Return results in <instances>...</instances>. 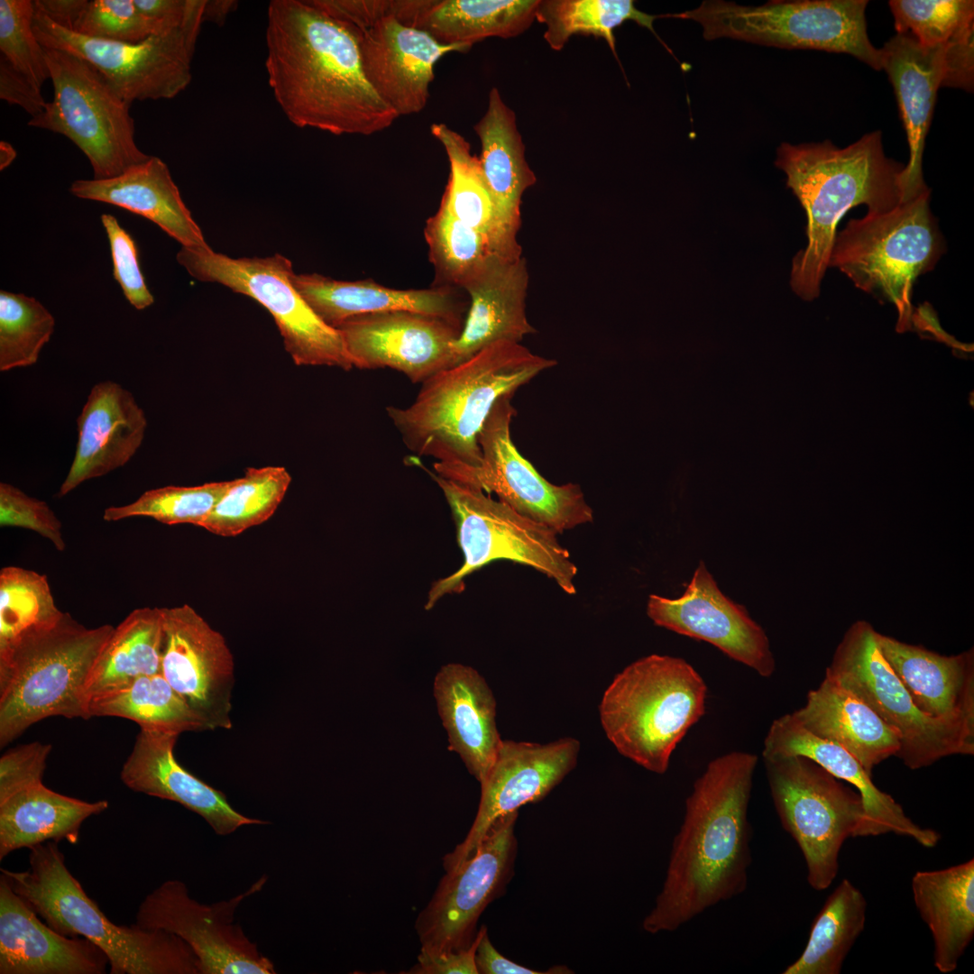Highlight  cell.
Wrapping results in <instances>:
<instances>
[{"instance_id":"6da1fadb","label":"cell","mask_w":974,"mask_h":974,"mask_svg":"<svg viewBox=\"0 0 974 974\" xmlns=\"http://www.w3.org/2000/svg\"><path fill=\"white\" fill-rule=\"evenodd\" d=\"M266 46L269 85L298 127L368 136L399 118L367 80L354 35L314 0L271 1Z\"/></svg>"},{"instance_id":"7a4b0ae2","label":"cell","mask_w":974,"mask_h":974,"mask_svg":"<svg viewBox=\"0 0 974 974\" xmlns=\"http://www.w3.org/2000/svg\"><path fill=\"white\" fill-rule=\"evenodd\" d=\"M757 763L755 754L730 752L712 759L694 782L665 880L642 922L645 932H675L746 891L752 862L748 809Z\"/></svg>"},{"instance_id":"3957f363","label":"cell","mask_w":974,"mask_h":974,"mask_svg":"<svg viewBox=\"0 0 974 974\" xmlns=\"http://www.w3.org/2000/svg\"><path fill=\"white\" fill-rule=\"evenodd\" d=\"M556 364L520 343L499 341L424 381L409 406L386 411L408 449L436 460V474L468 484L482 464L479 436L494 405Z\"/></svg>"},{"instance_id":"277c9868","label":"cell","mask_w":974,"mask_h":974,"mask_svg":"<svg viewBox=\"0 0 974 974\" xmlns=\"http://www.w3.org/2000/svg\"><path fill=\"white\" fill-rule=\"evenodd\" d=\"M775 164L785 172L787 187L806 213L807 245L793 259L790 286L802 299L811 301L820 295L838 222L860 205L870 213L899 205L905 165L886 156L879 131L844 148L829 140L782 142Z\"/></svg>"},{"instance_id":"5b68a950","label":"cell","mask_w":974,"mask_h":974,"mask_svg":"<svg viewBox=\"0 0 974 974\" xmlns=\"http://www.w3.org/2000/svg\"><path fill=\"white\" fill-rule=\"evenodd\" d=\"M115 627L69 612L0 644V747L52 716L88 719L86 688Z\"/></svg>"},{"instance_id":"8992f818","label":"cell","mask_w":974,"mask_h":974,"mask_svg":"<svg viewBox=\"0 0 974 974\" xmlns=\"http://www.w3.org/2000/svg\"><path fill=\"white\" fill-rule=\"evenodd\" d=\"M29 850L26 870L1 868V873L50 927L99 947L108 958L111 974H200L197 956L179 937L112 922L67 868L59 842L47 841Z\"/></svg>"},{"instance_id":"52a82bcc","label":"cell","mask_w":974,"mask_h":974,"mask_svg":"<svg viewBox=\"0 0 974 974\" xmlns=\"http://www.w3.org/2000/svg\"><path fill=\"white\" fill-rule=\"evenodd\" d=\"M706 695L704 680L685 660L653 654L615 675L602 697L600 721L620 754L662 775L705 713Z\"/></svg>"},{"instance_id":"ba28073f","label":"cell","mask_w":974,"mask_h":974,"mask_svg":"<svg viewBox=\"0 0 974 974\" xmlns=\"http://www.w3.org/2000/svg\"><path fill=\"white\" fill-rule=\"evenodd\" d=\"M929 201L928 188L889 211L850 219L836 234L830 256L829 267L896 307L897 332L913 328L914 282L934 268L944 250Z\"/></svg>"},{"instance_id":"9c48e42d","label":"cell","mask_w":974,"mask_h":974,"mask_svg":"<svg viewBox=\"0 0 974 974\" xmlns=\"http://www.w3.org/2000/svg\"><path fill=\"white\" fill-rule=\"evenodd\" d=\"M867 0L769 1L758 6L720 0L662 18L693 20L708 40L731 38L786 49L850 54L876 70L882 55L869 41Z\"/></svg>"},{"instance_id":"30bf717a","label":"cell","mask_w":974,"mask_h":974,"mask_svg":"<svg viewBox=\"0 0 974 974\" xmlns=\"http://www.w3.org/2000/svg\"><path fill=\"white\" fill-rule=\"evenodd\" d=\"M431 475L451 509L464 560L456 572L433 583L425 609L433 608L447 593L461 592L467 575L500 559L530 566L553 579L565 593H576L577 567L556 532L480 488Z\"/></svg>"},{"instance_id":"8fae6325","label":"cell","mask_w":974,"mask_h":974,"mask_svg":"<svg viewBox=\"0 0 974 974\" xmlns=\"http://www.w3.org/2000/svg\"><path fill=\"white\" fill-rule=\"evenodd\" d=\"M825 676L866 703L900 737L896 755L910 769L951 755L974 754V725L922 712L881 653L878 631L853 622L837 646Z\"/></svg>"},{"instance_id":"7c38bea8","label":"cell","mask_w":974,"mask_h":974,"mask_svg":"<svg viewBox=\"0 0 974 974\" xmlns=\"http://www.w3.org/2000/svg\"><path fill=\"white\" fill-rule=\"evenodd\" d=\"M45 58L53 97L28 125L69 139L88 159L96 179L116 177L150 157L135 142L131 104L95 67L60 50L45 49Z\"/></svg>"},{"instance_id":"4fadbf2b","label":"cell","mask_w":974,"mask_h":974,"mask_svg":"<svg viewBox=\"0 0 974 974\" xmlns=\"http://www.w3.org/2000/svg\"><path fill=\"white\" fill-rule=\"evenodd\" d=\"M763 758L781 825L804 856L808 884L822 891L837 876L844 841L859 837L865 820L862 798L808 758Z\"/></svg>"},{"instance_id":"5bb4252c","label":"cell","mask_w":974,"mask_h":974,"mask_svg":"<svg viewBox=\"0 0 974 974\" xmlns=\"http://www.w3.org/2000/svg\"><path fill=\"white\" fill-rule=\"evenodd\" d=\"M177 261L194 279L222 284L266 308L296 365L354 368L340 332L325 323L294 286L287 257L232 258L210 246H181Z\"/></svg>"},{"instance_id":"9a60e30c","label":"cell","mask_w":974,"mask_h":974,"mask_svg":"<svg viewBox=\"0 0 974 974\" xmlns=\"http://www.w3.org/2000/svg\"><path fill=\"white\" fill-rule=\"evenodd\" d=\"M355 38L365 77L398 115L420 113L429 98L436 62L470 48L446 45L395 16V0H314Z\"/></svg>"},{"instance_id":"2e32d148","label":"cell","mask_w":974,"mask_h":974,"mask_svg":"<svg viewBox=\"0 0 974 974\" xmlns=\"http://www.w3.org/2000/svg\"><path fill=\"white\" fill-rule=\"evenodd\" d=\"M205 5V0H198L180 26L139 43L78 34L55 23L35 6L33 30L45 49L64 51L90 63L128 103L170 99L191 81Z\"/></svg>"},{"instance_id":"e0dca14e","label":"cell","mask_w":974,"mask_h":974,"mask_svg":"<svg viewBox=\"0 0 974 974\" xmlns=\"http://www.w3.org/2000/svg\"><path fill=\"white\" fill-rule=\"evenodd\" d=\"M267 879L262 876L244 892L211 905L192 898L183 881L169 879L144 897L135 923L183 940L197 956L200 974H274L272 961L234 923L241 903L260 892Z\"/></svg>"},{"instance_id":"ac0fdd59","label":"cell","mask_w":974,"mask_h":974,"mask_svg":"<svg viewBox=\"0 0 974 974\" xmlns=\"http://www.w3.org/2000/svg\"><path fill=\"white\" fill-rule=\"evenodd\" d=\"M517 817L513 812L499 818L474 853L446 872L416 920L420 951L441 954L473 942L480 915L512 876Z\"/></svg>"},{"instance_id":"d6986e66","label":"cell","mask_w":974,"mask_h":974,"mask_svg":"<svg viewBox=\"0 0 974 974\" xmlns=\"http://www.w3.org/2000/svg\"><path fill=\"white\" fill-rule=\"evenodd\" d=\"M512 397L501 398L486 420L479 436L482 464L467 485L494 492L499 501L557 534L592 522L593 510L578 484L551 483L518 451L510 436L516 414Z\"/></svg>"},{"instance_id":"ffe728a7","label":"cell","mask_w":974,"mask_h":974,"mask_svg":"<svg viewBox=\"0 0 974 974\" xmlns=\"http://www.w3.org/2000/svg\"><path fill=\"white\" fill-rule=\"evenodd\" d=\"M161 611V675L209 730L231 729L234 665L223 635L188 604Z\"/></svg>"},{"instance_id":"44dd1931","label":"cell","mask_w":974,"mask_h":974,"mask_svg":"<svg viewBox=\"0 0 974 974\" xmlns=\"http://www.w3.org/2000/svg\"><path fill=\"white\" fill-rule=\"evenodd\" d=\"M340 332L354 367L391 368L422 383L452 365L463 325L418 312L396 310L350 317Z\"/></svg>"},{"instance_id":"7402d4cb","label":"cell","mask_w":974,"mask_h":974,"mask_svg":"<svg viewBox=\"0 0 974 974\" xmlns=\"http://www.w3.org/2000/svg\"><path fill=\"white\" fill-rule=\"evenodd\" d=\"M579 750L580 743L574 738L547 744L501 740L481 784L480 804L472 827L464 840L443 859L446 872L474 853L499 818L543 799L575 767Z\"/></svg>"},{"instance_id":"603a6c76","label":"cell","mask_w":974,"mask_h":974,"mask_svg":"<svg viewBox=\"0 0 974 974\" xmlns=\"http://www.w3.org/2000/svg\"><path fill=\"white\" fill-rule=\"evenodd\" d=\"M647 613L656 625L706 641L763 677L775 672L764 629L743 606L721 593L703 562L679 598L649 595Z\"/></svg>"},{"instance_id":"cb8c5ba5","label":"cell","mask_w":974,"mask_h":974,"mask_svg":"<svg viewBox=\"0 0 974 974\" xmlns=\"http://www.w3.org/2000/svg\"><path fill=\"white\" fill-rule=\"evenodd\" d=\"M179 734L141 729L120 772L131 790L176 802L202 817L219 836L269 823L242 814L225 795L184 768L174 757Z\"/></svg>"},{"instance_id":"d4e9b609","label":"cell","mask_w":974,"mask_h":974,"mask_svg":"<svg viewBox=\"0 0 974 974\" xmlns=\"http://www.w3.org/2000/svg\"><path fill=\"white\" fill-rule=\"evenodd\" d=\"M0 876V974H104L106 953L50 927Z\"/></svg>"},{"instance_id":"484cf974","label":"cell","mask_w":974,"mask_h":974,"mask_svg":"<svg viewBox=\"0 0 974 974\" xmlns=\"http://www.w3.org/2000/svg\"><path fill=\"white\" fill-rule=\"evenodd\" d=\"M803 756L816 762L837 778L850 784L860 795L865 820L859 837L895 833L908 837L925 848H933L941 835L906 816L902 806L878 789L862 765L847 750L806 730L792 713L776 719L766 736L763 758Z\"/></svg>"},{"instance_id":"4316f807","label":"cell","mask_w":974,"mask_h":974,"mask_svg":"<svg viewBox=\"0 0 974 974\" xmlns=\"http://www.w3.org/2000/svg\"><path fill=\"white\" fill-rule=\"evenodd\" d=\"M78 442L58 496L124 466L140 448L147 418L133 395L112 381L93 386L77 419Z\"/></svg>"},{"instance_id":"83f0119b","label":"cell","mask_w":974,"mask_h":974,"mask_svg":"<svg viewBox=\"0 0 974 974\" xmlns=\"http://www.w3.org/2000/svg\"><path fill=\"white\" fill-rule=\"evenodd\" d=\"M880 51L882 69L894 87L910 151L903 179L905 200L928 189L923 179V153L937 92L946 76L945 45L923 46L911 34L896 32Z\"/></svg>"},{"instance_id":"f1b7e54d","label":"cell","mask_w":974,"mask_h":974,"mask_svg":"<svg viewBox=\"0 0 974 974\" xmlns=\"http://www.w3.org/2000/svg\"><path fill=\"white\" fill-rule=\"evenodd\" d=\"M529 276L525 258L501 256L464 288L470 305L454 345L452 366L499 341L520 343L536 332L526 313Z\"/></svg>"},{"instance_id":"f546056e","label":"cell","mask_w":974,"mask_h":974,"mask_svg":"<svg viewBox=\"0 0 974 974\" xmlns=\"http://www.w3.org/2000/svg\"><path fill=\"white\" fill-rule=\"evenodd\" d=\"M292 282L314 312L335 328L355 316L396 310L464 322V304L455 288L398 289L371 279L339 280L318 273H294Z\"/></svg>"},{"instance_id":"4dcf8cb0","label":"cell","mask_w":974,"mask_h":974,"mask_svg":"<svg viewBox=\"0 0 974 974\" xmlns=\"http://www.w3.org/2000/svg\"><path fill=\"white\" fill-rule=\"evenodd\" d=\"M882 655L924 714L974 725V650L943 656L878 632Z\"/></svg>"},{"instance_id":"1f68e13d","label":"cell","mask_w":974,"mask_h":974,"mask_svg":"<svg viewBox=\"0 0 974 974\" xmlns=\"http://www.w3.org/2000/svg\"><path fill=\"white\" fill-rule=\"evenodd\" d=\"M69 192L126 209L156 224L181 246H209L186 207L166 163L156 156L106 179H77Z\"/></svg>"},{"instance_id":"d6a6232c","label":"cell","mask_w":974,"mask_h":974,"mask_svg":"<svg viewBox=\"0 0 974 974\" xmlns=\"http://www.w3.org/2000/svg\"><path fill=\"white\" fill-rule=\"evenodd\" d=\"M434 695L449 749L460 756L470 774L482 784L501 742L492 690L473 667L448 664L435 677Z\"/></svg>"},{"instance_id":"836d02e7","label":"cell","mask_w":974,"mask_h":974,"mask_svg":"<svg viewBox=\"0 0 974 974\" xmlns=\"http://www.w3.org/2000/svg\"><path fill=\"white\" fill-rule=\"evenodd\" d=\"M813 735L850 753L872 776L875 766L900 749V737L866 703L825 676L792 713Z\"/></svg>"},{"instance_id":"e575fe53","label":"cell","mask_w":974,"mask_h":974,"mask_svg":"<svg viewBox=\"0 0 974 974\" xmlns=\"http://www.w3.org/2000/svg\"><path fill=\"white\" fill-rule=\"evenodd\" d=\"M539 0H403L400 20L446 45L468 48L490 37L509 39L536 20Z\"/></svg>"},{"instance_id":"d590c367","label":"cell","mask_w":974,"mask_h":974,"mask_svg":"<svg viewBox=\"0 0 974 974\" xmlns=\"http://www.w3.org/2000/svg\"><path fill=\"white\" fill-rule=\"evenodd\" d=\"M914 902L933 941V963L951 973L974 936V859L912 878Z\"/></svg>"},{"instance_id":"8d00e7d4","label":"cell","mask_w":974,"mask_h":974,"mask_svg":"<svg viewBox=\"0 0 974 974\" xmlns=\"http://www.w3.org/2000/svg\"><path fill=\"white\" fill-rule=\"evenodd\" d=\"M481 142V170L502 226L517 235L524 192L537 181L525 158V145L516 115L497 87L489 92L488 106L473 126Z\"/></svg>"},{"instance_id":"74e56055","label":"cell","mask_w":974,"mask_h":974,"mask_svg":"<svg viewBox=\"0 0 974 974\" xmlns=\"http://www.w3.org/2000/svg\"><path fill=\"white\" fill-rule=\"evenodd\" d=\"M108 806L106 800L87 802L57 793L42 780L23 786L0 798V859L47 841L75 844L83 822Z\"/></svg>"},{"instance_id":"f35d334b","label":"cell","mask_w":974,"mask_h":974,"mask_svg":"<svg viewBox=\"0 0 974 974\" xmlns=\"http://www.w3.org/2000/svg\"><path fill=\"white\" fill-rule=\"evenodd\" d=\"M430 132L443 146L450 167L440 206L463 224L503 245L521 247L517 235L509 233L498 218L479 158L472 153L470 142L443 123L432 124Z\"/></svg>"},{"instance_id":"ab89813d","label":"cell","mask_w":974,"mask_h":974,"mask_svg":"<svg viewBox=\"0 0 974 974\" xmlns=\"http://www.w3.org/2000/svg\"><path fill=\"white\" fill-rule=\"evenodd\" d=\"M162 611L158 607L133 610L105 645L86 688L88 699L147 675L161 673Z\"/></svg>"},{"instance_id":"60d3db41","label":"cell","mask_w":974,"mask_h":974,"mask_svg":"<svg viewBox=\"0 0 974 974\" xmlns=\"http://www.w3.org/2000/svg\"><path fill=\"white\" fill-rule=\"evenodd\" d=\"M87 712L88 718L121 717L151 730L177 734L209 730L161 673L142 675L91 696Z\"/></svg>"},{"instance_id":"b9f144b4","label":"cell","mask_w":974,"mask_h":974,"mask_svg":"<svg viewBox=\"0 0 974 974\" xmlns=\"http://www.w3.org/2000/svg\"><path fill=\"white\" fill-rule=\"evenodd\" d=\"M424 237L435 271L433 286L464 289L497 257L522 255L521 247L503 245L463 224L440 205L426 221Z\"/></svg>"},{"instance_id":"7bdbcfd3","label":"cell","mask_w":974,"mask_h":974,"mask_svg":"<svg viewBox=\"0 0 974 974\" xmlns=\"http://www.w3.org/2000/svg\"><path fill=\"white\" fill-rule=\"evenodd\" d=\"M861 891L843 878L814 918L806 946L783 974H839L866 922Z\"/></svg>"},{"instance_id":"ee69618b","label":"cell","mask_w":974,"mask_h":974,"mask_svg":"<svg viewBox=\"0 0 974 974\" xmlns=\"http://www.w3.org/2000/svg\"><path fill=\"white\" fill-rule=\"evenodd\" d=\"M657 18L660 15L637 9L632 0H539L536 11V20L547 27L544 38L551 49L562 50L575 34L593 35L604 39L615 57L614 30L629 20L651 31L671 52L654 30Z\"/></svg>"},{"instance_id":"f6af8a7d","label":"cell","mask_w":974,"mask_h":974,"mask_svg":"<svg viewBox=\"0 0 974 974\" xmlns=\"http://www.w3.org/2000/svg\"><path fill=\"white\" fill-rule=\"evenodd\" d=\"M291 476L285 467L247 468L231 486L201 524L221 537H234L268 520L282 501Z\"/></svg>"},{"instance_id":"bcb514c9","label":"cell","mask_w":974,"mask_h":974,"mask_svg":"<svg viewBox=\"0 0 974 974\" xmlns=\"http://www.w3.org/2000/svg\"><path fill=\"white\" fill-rule=\"evenodd\" d=\"M54 326V317L36 299L1 290L0 371L34 364Z\"/></svg>"},{"instance_id":"7dc6e473","label":"cell","mask_w":974,"mask_h":974,"mask_svg":"<svg viewBox=\"0 0 974 974\" xmlns=\"http://www.w3.org/2000/svg\"><path fill=\"white\" fill-rule=\"evenodd\" d=\"M232 481L212 482L196 486H165L143 492L136 501L105 510L106 521L148 517L167 525L192 524L200 527Z\"/></svg>"},{"instance_id":"c3c4849f","label":"cell","mask_w":974,"mask_h":974,"mask_svg":"<svg viewBox=\"0 0 974 974\" xmlns=\"http://www.w3.org/2000/svg\"><path fill=\"white\" fill-rule=\"evenodd\" d=\"M62 613L45 575L19 566L1 569L0 644L29 628L52 622Z\"/></svg>"},{"instance_id":"681fc988","label":"cell","mask_w":974,"mask_h":974,"mask_svg":"<svg viewBox=\"0 0 974 974\" xmlns=\"http://www.w3.org/2000/svg\"><path fill=\"white\" fill-rule=\"evenodd\" d=\"M897 33H909L923 46L942 45L974 24L971 0H891Z\"/></svg>"},{"instance_id":"f907efd6","label":"cell","mask_w":974,"mask_h":974,"mask_svg":"<svg viewBox=\"0 0 974 974\" xmlns=\"http://www.w3.org/2000/svg\"><path fill=\"white\" fill-rule=\"evenodd\" d=\"M34 2L0 1V51L15 70L41 89L50 78L45 49L33 30Z\"/></svg>"},{"instance_id":"816d5d0a","label":"cell","mask_w":974,"mask_h":974,"mask_svg":"<svg viewBox=\"0 0 974 974\" xmlns=\"http://www.w3.org/2000/svg\"><path fill=\"white\" fill-rule=\"evenodd\" d=\"M170 30L143 15L133 0L87 1L72 29L84 36L126 43Z\"/></svg>"},{"instance_id":"f5cc1de1","label":"cell","mask_w":974,"mask_h":974,"mask_svg":"<svg viewBox=\"0 0 974 974\" xmlns=\"http://www.w3.org/2000/svg\"><path fill=\"white\" fill-rule=\"evenodd\" d=\"M101 222L109 241L113 276L125 299L138 310L150 307L154 298L145 283L134 240L114 216L103 214Z\"/></svg>"},{"instance_id":"db71d44e","label":"cell","mask_w":974,"mask_h":974,"mask_svg":"<svg viewBox=\"0 0 974 974\" xmlns=\"http://www.w3.org/2000/svg\"><path fill=\"white\" fill-rule=\"evenodd\" d=\"M0 525L32 530L57 550H65L62 524L54 511L45 501L7 482L0 483Z\"/></svg>"},{"instance_id":"11a10c76","label":"cell","mask_w":974,"mask_h":974,"mask_svg":"<svg viewBox=\"0 0 974 974\" xmlns=\"http://www.w3.org/2000/svg\"><path fill=\"white\" fill-rule=\"evenodd\" d=\"M51 746L41 742L21 745L0 758V798L27 784L41 781Z\"/></svg>"},{"instance_id":"9f6ffc18","label":"cell","mask_w":974,"mask_h":974,"mask_svg":"<svg viewBox=\"0 0 974 974\" xmlns=\"http://www.w3.org/2000/svg\"><path fill=\"white\" fill-rule=\"evenodd\" d=\"M971 24L945 43L946 76L942 87L973 89L974 45Z\"/></svg>"},{"instance_id":"6f0895ef","label":"cell","mask_w":974,"mask_h":974,"mask_svg":"<svg viewBox=\"0 0 974 974\" xmlns=\"http://www.w3.org/2000/svg\"><path fill=\"white\" fill-rule=\"evenodd\" d=\"M482 926L476 933L473 942L466 948L441 954H428L420 951L418 963L409 971V974H478L475 953L483 931Z\"/></svg>"},{"instance_id":"680465c9","label":"cell","mask_w":974,"mask_h":974,"mask_svg":"<svg viewBox=\"0 0 974 974\" xmlns=\"http://www.w3.org/2000/svg\"><path fill=\"white\" fill-rule=\"evenodd\" d=\"M0 97L10 105L21 106L32 117L41 114L47 104L41 95V89L36 87L2 57L0 59Z\"/></svg>"},{"instance_id":"91938a15","label":"cell","mask_w":974,"mask_h":974,"mask_svg":"<svg viewBox=\"0 0 974 974\" xmlns=\"http://www.w3.org/2000/svg\"><path fill=\"white\" fill-rule=\"evenodd\" d=\"M475 963L478 974H565L572 972L565 966H554L547 971H538L510 960L494 948L485 926L476 949Z\"/></svg>"},{"instance_id":"94428289","label":"cell","mask_w":974,"mask_h":974,"mask_svg":"<svg viewBox=\"0 0 974 974\" xmlns=\"http://www.w3.org/2000/svg\"><path fill=\"white\" fill-rule=\"evenodd\" d=\"M34 6L60 26L72 31L87 0H36Z\"/></svg>"},{"instance_id":"6125c7cd","label":"cell","mask_w":974,"mask_h":974,"mask_svg":"<svg viewBox=\"0 0 974 974\" xmlns=\"http://www.w3.org/2000/svg\"><path fill=\"white\" fill-rule=\"evenodd\" d=\"M237 2L230 0L206 1L203 12V23L205 21L221 25L225 23L228 14L235 9Z\"/></svg>"},{"instance_id":"be15d7a7","label":"cell","mask_w":974,"mask_h":974,"mask_svg":"<svg viewBox=\"0 0 974 974\" xmlns=\"http://www.w3.org/2000/svg\"><path fill=\"white\" fill-rule=\"evenodd\" d=\"M15 157L16 152L13 146L5 141H2L0 142V169L4 170L8 167Z\"/></svg>"}]
</instances>
